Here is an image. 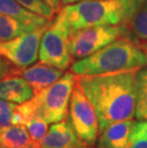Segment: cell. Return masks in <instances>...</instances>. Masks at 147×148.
I'll return each mask as SVG.
<instances>
[{
	"mask_svg": "<svg viewBox=\"0 0 147 148\" xmlns=\"http://www.w3.org/2000/svg\"><path fill=\"white\" fill-rule=\"evenodd\" d=\"M139 70L131 69L101 75H77V82L98 115L99 133L114 122L134 119Z\"/></svg>",
	"mask_w": 147,
	"mask_h": 148,
	"instance_id": "6da1fadb",
	"label": "cell"
},
{
	"mask_svg": "<svg viewBox=\"0 0 147 148\" xmlns=\"http://www.w3.org/2000/svg\"><path fill=\"white\" fill-rule=\"evenodd\" d=\"M144 0H86L61 9L71 31L96 26L129 25Z\"/></svg>",
	"mask_w": 147,
	"mask_h": 148,
	"instance_id": "7a4b0ae2",
	"label": "cell"
},
{
	"mask_svg": "<svg viewBox=\"0 0 147 148\" xmlns=\"http://www.w3.org/2000/svg\"><path fill=\"white\" fill-rule=\"evenodd\" d=\"M146 65L147 58L142 47L126 36L120 37L92 55L74 62L71 71L77 75H101L140 69Z\"/></svg>",
	"mask_w": 147,
	"mask_h": 148,
	"instance_id": "3957f363",
	"label": "cell"
},
{
	"mask_svg": "<svg viewBox=\"0 0 147 148\" xmlns=\"http://www.w3.org/2000/svg\"><path fill=\"white\" fill-rule=\"evenodd\" d=\"M76 78L73 72H67L54 84L34 95L31 101L36 116L43 119L48 123L66 119Z\"/></svg>",
	"mask_w": 147,
	"mask_h": 148,
	"instance_id": "277c9868",
	"label": "cell"
},
{
	"mask_svg": "<svg viewBox=\"0 0 147 148\" xmlns=\"http://www.w3.org/2000/svg\"><path fill=\"white\" fill-rule=\"evenodd\" d=\"M70 34L71 29L60 10L42 36L39 48L40 61L63 71L70 67L73 59L69 52Z\"/></svg>",
	"mask_w": 147,
	"mask_h": 148,
	"instance_id": "5b68a950",
	"label": "cell"
},
{
	"mask_svg": "<svg viewBox=\"0 0 147 148\" xmlns=\"http://www.w3.org/2000/svg\"><path fill=\"white\" fill-rule=\"evenodd\" d=\"M128 25L96 26L71 31L69 52L73 58H83L120 37L129 36Z\"/></svg>",
	"mask_w": 147,
	"mask_h": 148,
	"instance_id": "8992f818",
	"label": "cell"
},
{
	"mask_svg": "<svg viewBox=\"0 0 147 148\" xmlns=\"http://www.w3.org/2000/svg\"><path fill=\"white\" fill-rule=\"evenodd\" d=\"M69 116L72 127L79 140L85 145H94L99 133L98 115L88 97L77 82V78L70 99Z\"/></svg>",
	"mask_w": 147,
	"mask_h": 148,
	"instance_id": "52a82bcc",
	"label": "cell"
},
{
	"mask_svg": "<svg viewBox=\"0 0 147 148\" xmlns=\"http://www.w3.org/2000/svg\"><path fill=\"white\" fill-rule=\"evenodd\" d=\"M49 24L7 41H0V56L20 69L32 65L38 58L42 36Z\"/></svg>",
	"mask_w": 147,
	"mask_h": 148,
	"instance_id": "ba28073f",
	"label": "cell"
},
{
	"mask_svg": "<svg viewBox=\"0 0 147 148\" xmlns=\"http://www.w3.org/2000/svg\"><path fill=\"white\" fill-rule=\"evenodd\" d=\"M137 121L124 119L110 124L99 133L98 148H129L134 141Z\"/></svg>",
	"mask_w": 147,
	"mask_h": 148,
	"instance_id": "9c48e42d",
	"label": "cell"
},
{
	"mask_svg": "<svg viewBox=\"0 0 147 148\" xmlns=\"http://www.w3.org/2000/svg\"><path fill=\"white\" fill-rule=\"evenodd\" d=\"M15 75L25 78L36 95L58 80L63 75V70L40 61L29 68H19Z\"/></svg>",
	"mask_w": 147,
	"mask_h": 148,
	"instance_id": "30bf717a",
	"label": "cell"
},
{
	"mask_svg": "<svg viewBox=\"0 0 147 148\" xmlns=\"http://www.w3.org/2000/svg\"><path fill=\"white\" fill-rule=\"evenodd\" d=\"M85 145L77 136L70 121L55 122L39 141V148H72Z\"/></svg>",
	"mask_w": 147,
	"mask_h": 148,
	"instance_id": "8fae6325",
	"label": "cell"
},
{
	"mask_svg": "<svg viewBox=\"0 0 147 148\" xmlns=\"http://www.w3.org/2000/svg\"><path fill=\"white\" fill-rule=\"evenodd\" d=\"M34 96V90L22 77L9 75L0 79V99L21 104Z\"/></svg>",
	"mask_w": 147,
	"mask_h": 148,
	"instance_id": "7c38bea8",
	"label": "cell"
},
{
	"mask_svg": "<svg viewBox=\"0 0 147 148\" xmlns=\"http://www.w3.org/2000/svg\"><path fill=\"white\" fill-rule=\"evenodd\" d=\"M0 14L14 18L32 29L43 27L51 22L28 10L15 0H0Z\"/></svg>",
	"mask_w": 147,
	"mask_h": 148,
	"instance_id": "4fadbf2b",
	"label": "cell"
},
{
	"mask_svg": "<svg viewBox=\"0 0 147 148\" xmlns=\"http://www.w3.org/2000/svg\"><path fill=\"white\" fill-rule=\"evenodd\" d=\"M0 148H39L24 125H14L0 132Z\"/></svg>",
	"mask_w": 147,
	"mask_h": 148,
	"instance_id": "5bb4252c",
	"label": "cell"
},
{
	"mask_svg": "<svg viewBox=\"0 0 147 148\" xmlns=\"http://www.w3.org/2000/svg\"><path fill=\"white\" fill-rule=\"evenodd\" d=\"M137 121L147 119V67L140 68L137 74V103L136 115Z\"/></svg>",
	"mask_w": 147,
	"mask_h": 148,
	"instance_id": "9a60e30c",
	"label": "cell"
},
{
	"mask_svg": "<svg viewBox=\"0 0 147 148\" xmlns=\"http://www.w3.org/2000/svg\"><path fill=\"white\" fill-rule=\"evenodd\" d=\"M34 29L26 26L18 20L0 14V41H7Z\"/></svg>",
	"mask_w": 147,
	"mask_h": 148,
	"instance_id": "2e32d148",
	"label": "cell"
},
{
	"mask_svg": "<svg viewBox=\"0 0 147 148\" xmlns=\"http://www.w3.org/2000/svg\"><path fill=\"white\" fill-rule=\"evenodd\" d=\"M128 27L136 38L147 41V0L142 2Z\"/></svg>",
	"mask_w": 147,
	"mask_h": 148,
	"instance_id": "e0dca14e",
	"label": "cell"
},
{
	"mask_svg": "<svg viewBox=\"0 0 147 148\" xmlns=\"http://www.w3.org/2000/svg\"><path fill=\"white\" fill-rule=\"evenodd\" d=\"M15 1L20 3L23 7L30 10L31 12L41 15L47 19L52 20L54 18L55 12L43 0H15Z\"/></svg>",
	"mask_w": 147,
	"mask_h": 148,
	"instance_id": "ac0fdd59",
	"label": "cell"
},
{
	"mask_svg": "<svg viewBox=\"0 0 147 148\" xmlns=\"http://www.w3.org/2000/svg\"><path fill=\"white\" fill-rule=\"evenodd\" d=\"M32 140L36 143L39 144V141L48 132V122L39 116L32 119L25 124Z\"/></svg>",
	"mask_w": 147,
	"mask_h": 148,
	"instance_id": "d6986e66",
	"label": "cell"
},
{
	"mask_svg": "<svg viewBox=\"0 0 147 148\" xmlns=\"http://www.w3.org/2000/svg\"><path fill=\"white\" fill-rule=\"evenodd\" d=\"M16 103L0 99V132L12 125V115Z\"/></svg>",
	"mask_w": 147,
	"mask_h": 148,
	"instance_id": "ffe728a7",
	"label": "cell"
},
{
	"mask_svg": "<svg viewBox=\"0 0 147 148\" xmlns=\"http://www.w3.org/2000/svg\"><path fill=\"white\" fill-rule=\"evenodd\" d=\"M16 69L12 66V63L4 58L0 56V79L7 77L9 75H15Z\"/></svg>",
	"mask_w": 147,
	"mask_h": 148,
	"instance_id": "44dd1931",
	"label": "cell"
},
{
	"mask_svg": "<svg viewBox=\"0 0 147 148\" xmlns=\"http://www.w3.org/2000/svg\"><path fill=\"white\" fill-rule=\"evenodd\" d=\"M137 137L147 138V119H145V121H137V124L135 127V134H134V138Z\"/></svg>",
	"mask_w": 147,
	"mask_h": 148,
	"instance_id": "7402d4cb",
	"label": "cell"
},
{
	"mask_svg": "<svg viewBox=\"0 0 147 148\" xmlns=\"http://www.w3.org/2000/svg\"><path fill=\"white\" fill-rule=\"evenodd\" d=\"M129 148H147V138L137 137L134 138V141Z\"/></svg>",
	"mask_w": 147,
	"mask_h": 148,
	"instance_id": "603a6c76",
	"label": "cell"
},
{
	"mask_svg": "<svg viewBox=\"0 0 147 148\" xmlns=\"http://www.w3.org/2000/svg\"><path fill=\"white\" fill-rule=\"evenodd\" d=\"M43 1H44L45 3H47V4H48L50 7L55 12V11L58 10L59 7H60L62 0H43Z\"/></svg>",
	"mask_w": 147,
	"mask_h": 148,
	"instance_id": "cb8c5ba5",
	"label": "cell"
},
{
	"mask_svg": "<svg viewBox=\"0 0 147 148\" xmlns=\"http://www.w3.org/2000/svg\"><path fill=\"white\" fill-rule=\"evenodd\" d=\"M81 1H86V0H62V5L66 6V5H70V4H75V3L77 2H81Z\"/></svg>",
	"mask_w": 147,
	"mask_h": 148,
	"instance_id": "d4e9b609",
	"label": "cell"
},
{
	"mask_svg": "<svg viewBox=\"0 0 147 148\" xmlns=\"http://www.w3.org/2000/svg\"><path fill=\"white\" fill-rule=\"evenodd\" d=\"M142 51L144 52L145 56H146V58H147V42L144 43V44H143V45L142 46Z\"/></svg>",
	"mask_w": 147,
	"mask_h": 148,
	"instance_id": "484cf974",
	"label": "cell"
},
{
	"mask_svg": "<svg viewBox=\"0 0 147 148\" xmlns=\"http://www.w3.org/2000/svg\"><path fill=\"white\" fill-rule=\"evenodd\" d=\"M72 148H92V147H88L86 145H82V146H77V147H72Z\"/></svg>",
	"mask_w": 147,
	"mask_h": 148,
	"instance_id": "4316f807",
	"label": "cell"
}]
</instances>
